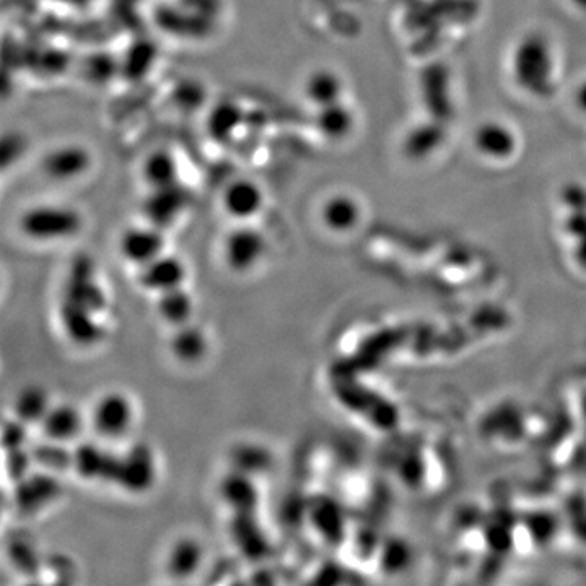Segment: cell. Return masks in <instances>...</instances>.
<instances>
[{
  "instance_id": "cell-1",
  "label": "cell",
  "mask_w": 586,
  "mask_h": 586,
  "mask_svg": "<svg viewBox=\"0 0 586 586\" xmlns=\"http://www.w3.org/2000/svg\"><path fill=\"white\" fill-rule=\"evenodd\" d=\"M512 70L518 87L533 97L546 98L556 77V57L544 36L528 35L513 51Z\"/></svg>"
},
{
  "instance_id": "cell-2",
  "label": "cell",
  "mask_w": 586,
  "mask_h": 586,
  "mask_svg": "<svg viewBox=\"0 0 586 586\" xmlns=\"http://www.w3.org/2000/svg\"><path fill=\"white\" fill-rule=\"evenodd\" d=\"M23 237L35 243H59L77 237L84 228V215L77 207L41 202L23 210L18 219Z\"/></svg>"
},
{
  "instance_id": "cell-3",
  "label": "cell",
  "mask_w": 586,
  "mask_h": 586,
  "mask_svg": "<svg viewBox=\"0 0 586 586\" xmlns=\"http://www.w3.org/2000/svg\"><path fill=\"white\" fill-rule=\"evenodd\" d=\"M95 168V155L82 142H62L44 152L40 170L51 183L69 184L85 180Z\"/></svg>"
},
{
  "instance_id": "cell-4",
  "label": "cell",
  "mask_w": 586,
  "mask_h": 586,
  "mask_svg": "<svg viewBox=\"0 0 586 586\" xmlns=\"http://www.w3.org/2000/svg\"><path fill=\"white\" fill-rule=\"evenodd\" d=\"M62 308L98 316L106 308V295L98 284L90 259H75L67 276Z\"/></svg>"
},
{
  "instance_id": "cell-5",
  "label": "cell",
  "mask_w": 586,
  "mask_h": 586,
  "mask_svg": "<svg viewBox=\"0 0 586 586\" xmlns=\"http://www.w3.org/2000/svg\"><path fill=\"white\" fill-rule=\"evenodd\" d=\"M267 253V238L259 228L238 224L227 233L224 240V259L233 272L245 274L259 266Z\"/></svg>"
},
{
  "instance_id": "cell-6",
  "label": "cell",
  "mask_w": 586,
  "mask_h": 586,
  "mask_svg": "<svg viewBox=\"0 0 586 586\" xmlns=\"http://www.w3.org/2000/svg\"><path fill=\"white\" fill-rule=\"evenodd\" d=\"M220 204L225 214L237 224L256 219L266 207V191L263 184L253 178H233L222 189Z\"/></svg>"
},
{
  "instance_id": "cell-7",
  "label": "cell",
  "mask_w": 586,
  "mask_h": 586,
  "mask_svg": "<svg viewBox=\"0 0 586 586\" xmlns=\"http://www.w3.org/2000/svg\"><path fill=\"white\" fill-rule=\"evenodd\" d=\"M191 206V194L183 183L168 188L152 189L145 197L142 214L145 222L162 228L173 227Z\"/></svg>"
},
{
  "instance_id": "cell-8",
  "label": "cell",
  "mask_w": 586,
  "mask_h": 586,
  "mask_svg": "<svg viewBox=\"0 0 586 586\" xmlns=\"http://www.w3.org/2000/svg\"><path fill=\"white\" fill-rule=\"evenodd\" d=\"M157 479L155 456L147 445L139 443L119 455L118 477L116 486L123 487L132 494H144L154 486Z\"/></svg>"
},
{
  "instance_id": "cell-9",
  "label": "cell",
  "mask_w": 586,
  "mask_h": 586,
  "mask_svg": "<svg viewBox=\"0 0 586 586\" xmlns=\"http://www.w3.org/2000/svg\"><path fill=\"white\" fill-rule=\"evenodd\" d=\"M165 248H167L165 230L149 222L127 228L119 238V253L127 263L137 267L145 266L163 253H167Z\"/></svg>"
},
{
  "instance_id": "cell-10",
  "label": "cell",
  "mask_w": 586,
  "mask_h": 586,
  "mask_svg": "<svg viewBox=\"0 0 586 586\" xmlns=\"http://www.w3.org/2000/svg\"><path fill=\"white\" fill-rule=\"evenodd\" d=\"M473 145L482 158L492 162H507L517 155L520 140L512 126L494 119L476 127Z\"/></svg>"
},
{
  "instance_id": "cell-11",
  "label": "cell",
  "mask_w": 586,
  "mask_h": 586,
  "mask_svg": "<svg viewBox=\"0 0 586 586\" xmlns=\"http://www.w3.org/2000/svg\"><path fill=\"white\" fill-rule=\"evenodd\" d=\"M93 427L101 437L121 438L131 429L134 407L123 393H108L93 409Z\"/></svg>"
},
{
  "instance_id": "cell-12",
  "label": "cell",
  "mask_w": 586,
  "mask_h": 586,
  "mask_svg": "<svg viewBox=\"0 0 586 586\" xmlns=\"http://www.w3.org/2000/svg\"><path fill=\"white\" fill-rule=\"evenodd\" d=\"M230 533L233 544L245 559L261 562L269 556L271 541L259 521L258 512L232 513Z\"/></svg>"
},
{
  "instance_id": "cell-13",
  "label": "cell",
  "mask_w": 586,
  "mask_h": 586,
  "mask_svg": "<svg viewBox=\"0 0 586 586\" xmlns=\"http://www.w3.org/2000/svg\"><path fill=\"white\" fill-rule=\"evenodd\" d=\"M347 84L337 70L316 67L302 82V97L315 110L346 100Z\"/></svg>"
},
{
  "instance_id": "cell-14",
  "label": "cell",
  "mask_w": 586,
  "mask_h": 586,
  "mask_svg": "<svg viewBox=\"0 0 586 586\" xmlns=\"http://www.w3.org/2000/svg\"><path fill=\"white\" fill-rule=\"evenodd\" d=\"M188 276V269L183 259L175 254L163 253L154 261L139 267V284L149 292L162 293L167 290L183 287Z\"/></svg>"
},
{
  "instance_id": "cell-15",
  "label": "cell",
  "mask_w": 586,
  "mask_h": 586,
  "mask_svg": "<svg viewBox=\"0 0 586 586\" xmlns=\"http://www.w3.org/2000/svg\"><path fill=\"white\" fill-rule=\"evenodd\" d=\"M15 484V505L27 515L40 512L61 495L59 482L48 473L28 474Z\"/></svg>"
},
{
  "instance_id": "cell-16",
  "label": "cell",
  "mask_w": 586,
  "mask_h": 586,
  "mask_svg": "<svg viewBox=\"0 0 586 586\" xmlns=\"http://www.w3.org/2000/svg\"><path fill=\"white\" fill-rule=\"evenodd\" d=\"M72 468L79 476L88 481L116 482L119 468V455L106 451L97 443L84 442L74 450Z\"/></svg>"
},
{
  "instance_id": "cell-17",
  "label": "cell",
  "mask_w": 586,
  "mask_h": 586,
  "mask_svg": "<svg viewBox=\"0 0 586 586\" xmlns=\"http://www.w3.org/2000/svg\"><path fill=\"white\" fill-rule=\"evenodd\" d=\"M181 162L173 150L158 147L145 155L140 163V180L152 189L168 188L183 183Z\"/></svg>"
},
{
  "instance_id": "cell-18",
  "label": "cell",
  "mask_w": 586,
  "mask_h": 586,
  "mask_svg": "<svg viewBox=\"0 0 586 586\" xmlns=\"http://www.w3.org/2000/svg\"><path fill=\"white\" fill-rule=\"evenodd\" d=\"M315 129L324 140L339 144L349 139L357 127V114L346 100L315 110Z\"/></svg>"
},
{
  "instance_id": "cell-19",
  "label": "cell",
  "mask_w": 586,
  "mask_h": 586,
  "mask_svg": "<svg viewBox=\"0 0 586 586\" xmlns=\"http://www.w3.org/2000/svg\"><path fill=\"white\" fill-rule=\"evenodd\" d=\"M220 497L232 513L258 512L261 503L254 476L235 468L220 482Z\"/></svg>"
},
{
  "instance_id": "cell-20",
  "label": "cell",
  "mask_w": 586,
  "mask_h": 586,
  "mask_svg": "<svg viewBox=\"0 0 586 586\" xmlns=\"http://www.w3.org/2000/svg\"><path fill=\"white\" fill-rule=\"evenodd\" d=\"M362 217L359 199L349 193H336L324 199L320 207L321 224L329 232L346 233L354 230Z\"/></svg>"
},
{
  "instance_id": "cell-21",
  "label": "cell",
  "mask_w": 586,
  "mask_h": 586,
  "mask_svg": "<svg viewBox=\"0 0 586 586\" xmlns=\"http://www.w3.org/2000/svg\"><path fill=\"white\" fill-rule=\"evenodd\" d=\"M44 437L53 442L69 443L79 437L84 429L82 412L72 404L51 406L40 422Z\"/></svg>"
},
{
  "instance_id": "cell-22",
  "label": "cell",
  "mask_w": 586,
  "mask_h": 586,
  "mask_svg": "<svg viewBox=\"0 0 586 586\" xmlns=\"http://www.w3.org/2000/svg\"><path fill=\"white\" fill-rule=\"evenodd\" d=\"M243 121H245V113L238 103L228 100L220 101L209 110L206 121L207 134L220 145L228 144L237 136Z\"/></svg>"
},
{
  "instance_id": "cell-23",
  "label": "cell",
  "mask_w": 586,
  "mask_h": 586,
  "mask_svg": "<svg viewBox=\"0 0 586 586\" xmlns=\"http://www.w3.org/2000/svg\"><path fill=\"white\" fill-rule=\"evenodd\" d=\"M202 560H204V549L199 541L194 538L178 539L168 552V573L178 580H186L201 569Z\"/></svg>"
},
{
  "instance_id": "cell-24",
  "label": "cell",
  "mask_w": 586,
  "mask_h": 586,
  "mask_svg": "<svg viewBox=\"0 0 586 586\" xmlns=\"http://www.w3.org/2000/svg\"><path fill=\"white\" fill-rule=\"evenodd\" d=\"M157 310L158 315L162 316L168 324L180 328L183 324H188L193 316V298L184 287H176V289L158 293Z\"/></svg>"
},
{
  "instance_id": "cell-25",
  "label": "cell",
  "mask_w": 586,
  "mask_h": 586,
  "mask_svg": "<svg viewBox=\"0 0 586 586\" xmlns=\"http://www.w3.org/2000/svg\"><path fill=\"white\" fill-rule=\"evenodd\" d=\"M206 334L191 324H183L171 339V352L183 363H196L207 354Z\"/></svg>"
},
{
  "instance_id": "cell-26",
  "label": "cell",
  "mask_w": 586,
  "mask_h": 586,
  "mask_svg": "<svg viewBox=\"0 0 586 586\" xmlns=\"http://www.w3.org/2000/svg\"><path fill=\"white\" fill-rule=\"evenodd\" d=\"M308 512H310L311 523L315 526V530L326 541H336L341 538V517L331 500L316 497L308 505Z\"/></svg>"
},
{
  "instance_id": "cell-27",
  "label": "cell",
  "mask_w": 586,
  "mask_h": 586,
  "mask_svg": "<svg viewBox=\"0 0 586 586\" xmlns=\"http://www.w3.org/2000/svg\"><path fill=\"white\" fill-rule=\"evenodd\" d=\"M15 417L25 424H40L51 409L48 394L38 386H30L15 399Z\"/></svg>"
},
{
  "instance_id": "cell-28",
  "label": "cell",
  "mask_w": 586,
  "mask_h": 586,
  "mask_svg": "<svg viewBox=\"0 0 586 586\" xmlns=\"http://www.w3.org/2000/svg\"><path fill=\"white\" fill-rule=\"evenodd\" d=\"M233 466L238 471L258 476L266 473L272 466V455L267 448L256 445V443H246L240 445L233 451Z\"/></svg>"
},
{
  "instance_id": "cell-29",
  "label": "cell",
  "mask_w": 586,
  "mask_h": 586,
  "mask_svg": "<svg viewBox=\"0 0 586 586\" xmlns=\"http://www.w3.org/2000/svg\"><path fill=\"white\" fill-rule=\"evenodd\" d=\"M33 463L40 464L46 471H64L72 468L74 451L67 450L66 443L53 442L48 440L40 443L38 447L31 450Z\"/></svg>"
},
{
  "instance_id": "cell-30",
  "label": "cell",
  "mask_w": 586,
  "mask_h": 586,
  "mask_svg": "<svg viewBox=\"0 0 586 586\" xmlns=\"http://www.w3.org/2000/svg\"><path fill=\"white\" fill-rule=\"evenodd\" d=\"M442 139V131L437 127L420 126L407 137V154L412 158H424L425 155L433 154L442 145Z\"/></svg>"
},
{
  "instance_id": "cell-31",
  "label": "cell",
  "mask_w": 586,
  "mask_h": 586,
  "mask_svg": "<svg viewBox=\"0 0 586 586\" xmlns=\"http://www.w3.org/2000/svg\"><path fill=\"white\" fill-rule=\"evenodd\" d=\"M31 463H33V456L31 451L25 450V447L7 450V469L14 482L30 474Z\"/></svg>"
},
{
  "instance_id": "cell-32",
  "label": "cell",
  "mask_w": 586,
  "mask_h": 586,
  "mask_svg": "<svg viewBox=\"0 0 586 586\" xmlns=\"http://www.w3.org/2000/svg\"><path fill=\"white\" fill-rule=\"evenodd\" d=\"M25 442H27L25 422H22L20 419L7 422L4 427L5 450H14V448L25 447Z\"/></svg>"
},
{
  "instance_id": "cell-33",
  "label": "cell",
  "mask_w": 586,
  "mask_h": 586,
  "mask_svg": "<svg viewBox=\"0 0 586 586\" xmlns=\"http://www.w3.org/2000/svg\"><path fill=\"white\" fill-rule=\"evenodd\" d=\"M573 101H575V106H577L578 110L586 114V77L578 84L575 95H573Z\"/></svg>"
}]
</instances>
